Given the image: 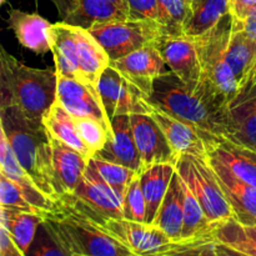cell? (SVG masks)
I'll list each match as a JSON object with an SVG mask.
<instances>
[{
    "mask_svg": "<svg viewBox=\"0 0 256 256\" xmlns=\"http://www.w3.org/2000/svg\"><path fill=\"white\" fill-rule=\"evenodd\" d=\"M42 218L74 256H136L79 209L72 192L60 195L54 209Z\"/></svg>",
    "mask_w": 256,
    "mask_h": 256,
    "instance_id": "277c9868",
    "label": "cell"
},
{
    "mask_svg": "<svg viewBox=\"0 0 256 256\" xmlns=\"http://www.w3.org/2000/svg\"><path fill=\"white\" fill-rule=\"evenodd\" d=\"M112 138H109L105 146L92 158L124 165L139 174L142 172V159L135 144L130 115H120L112 120Z\"/></svg>",
    "mask_w": 256,
    "mask_h": 256,
    "instance_id": "ffe728a7",
    "label": "cell"
},
{
    "mask_svg": "<svg viewBox=\"0 0 256 256\" xmlns=\"http://www.w3.org/2000/svg\"><path fill=\"white\" fill-rule=\"evenodd\" d=\"M148 114L156 122L169 144L178 154H189L199 158L208 156L204 139L196 128L172 116L150 102H148Z\"/></svg>",
    "mask_w": 256,
    "mask_h": 256,
    "instance_id": "d6986e66",
    "label": "cell"
},
{
    "mask_svg": "<svg viewBox=\"0 0 256 256\" xmlns=\"http://www.w3.org/2000/svg\"><path fill=\"white\" fill-rule=\"evenodd\" d=\"M26 256H74L64 246L54 230L46 222L38 228L34 240L30 245Z\"/></svg>",
    "mask_w": 256,
    "mask_h": 256,
    "instance_id": "d590c367",
    "label": "cell"
},
{
    "mask_svg": "<svg viewBox=\"0 0 256 256\" xmlns=\"http://www.w3.org/2000/svg\"><path fill=\"white\" fill-rule=\"evenodd\" d=\"M110 65L142 90L145 96L150 92L155 80L170 72L155 42H149L122 59L112 62Z\"/></svg>",
    "mask_w": 256,
    "mask_h": 256,
    "instance_id": "8fae6325",
    "label": "cell"
},
{
    "mask_svg": "<svg viewBox=\"0 0 256 256\" xmlns=\"http://www.w3.org/2000/svg\"><path fill=\"white\" fill-rule=\"evenodd\" d=\"M0 206L19 209L22 212H36L38 214L36 210L25 199L16 184L2 172H0Z\"/></svg>",
    "mask_w": 256,
    "mask_h": 256,
    "instance_id": "f35d334b",
    "label": "cell"
},
{
    "mask_svg": "<svg viewBox=\"0 0 256 256\" xmlns=\"http://www.w3.org/2000/svg\"><path fill=\"white\" fill-rule=\"evenodd\" d=\"M155 42L170 72H174L182 82L196 92L202 66L194 38L186 35H160Z\"/></svg>",
    "mask_w": 256,
    "mask_h": 256,
    "instance_id": "4fadbf2b",
    "label": "cell"
},
{
    "mask_svg": "<svg viewBox=\"0 0 256 256\" xmlns=\"http://www.w3.org/2000/svg\"><path fill=\"white\" fill-rule=\"evenodd\" d=\"M62 22L89 30L99 22L125 20L128 15L109 0H52Z\"/></svg>",
    "mask_w": 256,
    "mask_h": 256,
    "instance_id": "2e32d148",
    "label": "cell"
},
{
    "mask_svg": "<svg viewBox=\"0 0 256 256\" xmlns=\"http://www.w3.org/2000/svg\"><path fill=\"white\" fill-rule=\"evenodd\" d=\"M56 100L74 118H90L102 122L112 138L110 119L102 106L99 92L75 79L58 74Z\"/></svg>",
    "mask_w": 256,
    "mask_h": 256,
    "instance_id": "5bb4252c",
    "label": "cell"
},
{
    "mask_svg": "<svg viewBox=\"0 0 256 256\" xmlns=\"http://www.w3.org/2000/svg\"><path fill=\"white\" fill-rule=\"evenodd\" d=\"M0 172L6 175L12 182L16 184L22 194L24 195L28 202L36 210L38 214L42 216L45 212H52L55 208V200L44 194L35 185L28 172L22 169L2 132V138H0Z\"/></svg>",
    "mask_w": 256,
    "mask_h": 256,
    "instance_id": "44dd1931",
    "label": "cell"
},
{
    "mask_svg": "<svg viewBox=\"0 0 256 256\" xmlns=\"http://www.w3.org/2000/svg\"><path fill=\"white\" fill-rule=\"evenodd\" d=\"M6 2V0H2V2Z\"/></svg>",
    "mask_w": 256,
    "mask_h": 256,
    "instance_id": "681fc988",
    "label": "cell"
},
{
    "mask_svg": "<svg viewBox=\"0 0 256 256\" xmlns=\"http://www.w3.org/2000/svg\"><path fill=\"white\" fill-rule=\"evenodd\" d=\"M98 92L110 120L120 115L148 114L144 92L112 65L100 76Z\"/></svg>",
    "mask_w": 256,
    "mask_h": 256,
    "instance_id": "9c48e42d",
    "label": "cell"
},
{
    "mask_svg": "<svg viewBox=\"0 0 256 256\" xmlns=\"http://www.w3.org/2000/svg\"><path fill=\"white\" fill-rule=\"evenodd\" d=\"M2 209V226L9 232L14 244L26 254L34 240L39 225L44 218L36 212H22L19 209L0 206Z\"/></svg>",
    "mask_w": 256,
    "mask_h": 256,
    "instance_id": "f546056e",
    "label": "cell"
},
{
    "mask_svg": "<svg viewBox=\"0 0 256 256\" xmlns=\"http://www.w3.org/2000/svg\"><path fill=\"white\" fill-rule=\"evenodd\" d=\"M254 6H256V0H230V12L232 16L240 22L246 18Z\"/></svg>",
    "mask_w": 256,
    "mask_h": 256,
    "instance_id": "b9f144b4",
    "label": "cell"
},
{
    "mask_svg": "<svg viewBox=\"0 0 256 256\" xmlns=\"http://www.w3.org/2000/svg\"><path fill=\"white\" fill-rule=\"evenodd\" d=\"M232 22L234 16L230 12L209 32L194 38L202 66L195 92L215 114L219 115L222 122L228 106L239 94V84L226 60Z\"/></svg>",
    "mask_w": 256,
    "mask_h": 256,
    "instance_id": "7a4b0ae2",
    "label": "cell"
},
{
    "mask_svg": "<svg viewBox=\"0 0 256 256\" xmlns=\"http://www.w3.org/2000/svg\"><path fill=\"white\" fill-rule=\"evenodd\" d=\"M218 182L234 212V219L242 225H256V188L235 178L222 162L208 158Z\"/></svg>",
    "mask_w": 256,
    "mask_h": 256,
    "instance_id": "ac0fdd59",
    "label": "cell"
},
{
    "mask_svg": "<svg viewBox=\"0 0 256 256\" xmlns=\"http://www.w3.org/2000/svg\"><path fill=\"white\" fill-rule=\"evenodd\" d=\"M89 32L104 48L112 62L126 56L162 35L156 22L130 19L99 22Z\"/></svg>",
    "mask_w": 256,
    "mask_h": 256,
    "instance_id": "52a82bcc",
    "label": "cell"
},
{
    "mask_svg": "<svg viewBox=\"0 0 256 256\" xmlns=\"http://www.w3.org/2000/svg\"><path fill=\"white\" fill-rule=\"evenodd\" d=\"M230 12V0H190L184 35L198 38L209 32Z\"/></svg>",
    "mask_w": 256,
    "mask_h": 256,
    "instance_id": "f1b7e54d",
    "label": "cell"
},
{
    "mask_svg": "<svg viewBox=\"0 0 256 256\" xmlns=\"http://www.w3.org/2000/svg\"><path fill=\"white\" fill-rule=\"evenodd\" d=\"M0 256H26L12 242L9 232L0 228Z\"/></svg>",
    "mask_w": 256,
    "mask_h": 256,
    "instance_id": "60d3db41",
    "label": "cell"
},
{
    "mask_svg": "<svg viewBox=\"0 0 256 256\" xmlns=\"http://www.w3.org/2000/svg\"><path fill=\"white\" fill-rule=\"evenodd\" d=\"M182 192H184V202H182V242L189 240L209 239L210 229L212 224L205 215L199 200L195 198L192 190L182 182Z\"/></svg>",
    "mask_w": 256,
    "mask_h": 256,
    "instance_id": "d6a6232c",
    "label": "cell"
},
{
    "mask_svg": "<svg viewBox=\"0 0 256 256\" xmlns=\"http://www.w3.org/2000/svg\"><path fill=\"white\" fill-rule=\"evenodd\" d=\"M130 122L142 159V170L154 164H172L176 166L182 155L172 149L159 125L149 114H132Z\"/></svg>",
    "mask_w": 256,
    "mask_h": 256,
    "instance_id": "30bf717a",
    "label": "cell"
},
{
    "mask_svg": "<svg viewBox=\"0 0 256 256\" xmlns=\"http://www.w3.org/2000/svg\"><path fill=\"white\" fill-rule=\"evenodd\" d=\"M178 174L195 195L212 224L234 219V212L218 182L208 156L182 154L176 162Z\"/></svg>",
    "mask_w": 256,
    "mask_h": 256,
    "instance_id": "8992f818",
    "label": "cell"
},
{
    "mask_svg": "<svg viewBox=\"0 0 256 256\" xmlns=\"http://www.w3.org/2000/svg\"><path fill=\"white\" fill-rule=\"evenodd\" d=\"M50 35H52V52L54 55L56 74L86 84L78 65L74 26L62 22L52 24Z\"/></svg>",
    "mask_w": 256,
    "mask_h": 256,
    "instance_id": "d4e9b609",
    "label": "cell"
},
{
    "mask_svg": "<svg viewBox=\"0 0 256 256\" xmlns=\"http://www.w3.org/2000/svg\"><path fill=\"white\" fill-rule=\"evenodd\" d=\"M195 248H196L200 256H222L218 252L216 244L212 240H206L204 242H200Z\"/></svg>",
    "mask_w": 256,
    "mask_h": 256,
    "instance_id": "f6af8a7d",
    "label": "cell"
},
{
    "mask_svg": "<svg viewBox=\"0 0 256 256\" xmlns=\"http://www.w3.org/2000/svg\"><path fill=\"white\" fill-rule=\"evenodd\" d=\"M109 2H112V4L116 5L119 9H122V12H124L125 14L128 15V2H126V0H109Z\"/></svg>",
    "mask_w": 256,
    "mask_h": 256,
    "instance_id": "7dc6e473",
    "label": "cell"
},
{
    "mask_svg": "<svg viewBox=\"0 0 256 256\" xmlns=\"http://www.w3.org/2000/svg\"><path fill=\"white\" fill-rule=\"evenodd\" d=\"M175 172L176 169L172 164H154L139 172L146 202V224L154 222Z\"/></svg>",
    "mask_w": 256,
    "mask_h": 256,
    "instance_id": "4316f807",
    "label": "cell"
},
{
    "mask_svg": "<svg viewBox=\"0 0 256 256\" xmlns=\"http://www.w3.org/2000/svg\"><path fill=\"white\" fill-rule=\"evenodd\" d=\"M226 139L256 150V84L242 89L222 116Z\"/></svg>",
    "mask_w": 256,
    "mask_h": 256,
    "instance_id": "9a60e30c",
    "label": "cell"
},
{
    "mask_svg": "<svg viewBox=\"0 0 256 256\" xmlns=\"http://www.w3.org/2000/svg\"><path fill=\"white\" fill-rule=\"evenodd\" d=\"M208 158L222 162L235 178L256 188V150L222 135L202 132Z\"/></svg>",
    "mask_w": 256,
    "mask_h": 256,
    "instance_id": "7c38bea8",
    "label": "cell"
},
{
    "mask_svg": "<svg viewBox=\"0 0 256 256\" xmlns=\"http://www.w3.org/2000/svg\"><path fill=\"white\" fill-rule=\"evenodd\" d=\"M215 244H216L218 252H219L220 255L222 256H252L245 254V252H239V250L236 249H232V248L228 246V245L220 244V242H215Z\"/></svg>",
    "mask_w": 256,
    "mask_h": 256,
    "instance_id": "bcb514c9",
    "label": "cell"
},
{
    "mask_svg": "<svg viewBox=\"0 0 256 256\" xmlns=\"http://www.w3.org/2000/svg\"><path fill=\"white\" fill-rule=\"evenodd\" d=\"M89 166L98 172V175L122 198H124L130 182L138 174L134 170L129 169L124 165L115 164V162L98 159V158H92L89 160Z\"/></svg>",
    "mask_w": 256,
    "mask_h": 256,
    "instance_id": "e575fe53",
    "label": "cell"
},
{
    "mask_svg": "<svg viewBox=\"0 0 256 256\" xmlns=\"http://www.w3.org/2000/svg\"><path fill=\"white\" fill-rule=\"evenodd\" d=\"M102 226L136 256H164L198 242L189 240L175 242L154 224L132 222L128 219H106Z\"/></svg>",
    "mask_w": 256,
    "mask_h": 256,
    "instance_id": "ba28073f",
    "label": "cell"
},
{
    "mask_svg": "<svg viewBox=\"0 0 256 256\" xmlns=\"http://www.w3.org/2000/svg\"><path fill=\"white\" fill-rule=\"evenodd\" d=\"M208 238L212 242L228 245L248 255L256 256V225L246 226L235 219L215 222Z\"/></svg>",
    "mask_w": 256,
    "mask_h": 256,
    "instance_id": "1f68e13d",
    "label": "cell"
},
{
    "mask_svg": "<svg viewBox=\"0 0 256 256\" xmlns=\"http://www.w3.org/2000/svg\"><path fill=\"white\" fill-rule=\"evenodd\" d=\"M128 19L156 22L159 18V0H126Z\"/></svg>",
    "mask_w": 256,
    "mask_h": 256,
    "instance_id": "ab89813d",
    "label": "cell"
},
{
    "mask_svg": "<svg viewBox=\"0 0 256 256\" xmlns=\"http://www.w3.org/2000/svg\"><path fill=\"white\" fill-rule=\"evenodd\" d=\"M74 32L79 70L86 84L98 92L100 76L110 66L112 60L89 30L74 26Z\"/></svg>",
    "mask_w": 256,
    "mask_h": 256,
    "instance_id": "603a6c76",
    "label": "cell"
},
{
    "mask_svg": "<svg viewBox=\"0 0 256 256\" xmlns=\"http://www.w3.org/2000/svg\"><path fill=\"white\" fill-rule=\"evenodd\" d=\"M226 60L239 84L240 92L256 68V48L245 34L242 22L235 18L232 36L228 45Z\"/></svg>",
    "mask_w": 256,
    "mask_h": 256,
    "instance_id": "484cf974",
    "label": "cell"
},
{
    "mask_svg": "<svg viewBox=\"0 0 256 256\" xmlns=\"http://www.w3.org/2000/svg\"><path fill=\"white\" fill-rule=\"evenodd\" d=\"M190 0H159L158 25L162 35L182 36L189 15Z\"/></svg>",
    "mask_w": 256,
    "mask_h": 256,
    "instance_id": "836d02e7",
    "label": "cell"
},
{
    "mask_svg": "<svg viewBox=\"0 0 256 256\" xmlns=\"http://www.w3.org/2000/svg\"><path fill=\"white\" fill-rule=\"evenodd\" d=\"M0 130L35 185L52 200L64 194L55 176L52 135L44 122L32 120L18 108H0Z\"/></svg>",
    "mask_w": 256,
    "mask_h": 256,
    "instance_id": "6da1fadb",
    "label": "cell"
},
{
    "mask_svg": "<svg viewBox=\"0 0 256 256\" xmlns=\"http://www.w3.org/2000/svg\"><path fill=\"white\" fill-rule=\"evenodd\" d=\"M145 99L172 116L192 125L200 132L224 135L219 115L215 114L196 92L172 72L158 78Z\"/></svg>",
    "mask_w": 256,
    "mask_h": 256,
    "instance_id": "5b68a950",
    "label": "cell"
},
{
    "mask_svg": "<svg viewBox=\"0 0 256 256\" xmlns=\"http://www.w3.org/2000/svg\"><path fill=\"white\" fill-rule=\"evenodd\" d=\"M182 202H184V192H182V178L178 174V172H175L166 195L152 222L175 242H182V214H184Z\"/></svg>",
    "mask_w": 256,
    "mask_h": 256,
    "instance_id": "83f0119b",
    "label": "cell"
},
{
    "mask_svg": "<svg viewBox=\"0 0 256 256\" xmlns=\"http://www.w3.org/2000/svg\"><path fill=\"white\" fill-rule=\"evenodd\" d=\"M42 122L46 126V129L49 130L52 136L60 140L64 144H66L68 146L76 150V152H82L88 159H92V152H90V150L88 149L86 145L82 142L79 134H78L74 116L58 100L50 108L49 112L44 118Z\"/></svg>",
    "mask_w": 256,
    "mask_h": 256,
    "instance_id": "4dcf8cb0",
    "label": "cell"
},
{
    "mask_svg": "<svg viewBox=\"0 0 256 256\" xmlns=\"http://www.w3.org/2000/svg\"><path fill=\"white\" fill-rule=\"evenodd\" d=\"M209 239H202V240H198V242H192V244L188 245V246L180 248V249L174 250V252H169V254L164 255V256H200L199 252L196 250V245L200 244V242H204Z\"/></svg>",
    "mask_w": 256,
    "mask_h": 256,
    "instance_id": "ee69618b",
    "label": "cell"
},
{
    "mask_svg": "<svg viewBox=\"0 0 256 256\" xmlns=\"http://www.w3.org/2000/svg\"><path fill=\"white\" fill-rule=\"evenodd\" d=\"M254 84H256V68L254 69V72H252V75H250L249 80H248L246 84H245V86L242 88V89H245V88L250 86V85H254ZM242 90H240V92H242Z\"/></svg>",
    "mask_w": 256,
    "mask_h": 256,
    "instance_id": "c3c4849f",
    "label": "cell"
},
{
    "mask_svg": "<svg viewBox=\"0 0 256 256\" xmlns=\"http://www.w3.org/2000/svg\"><path fill=\"white\" fill-rule=\"evenodd\" d=\"M8 22L18 42L25 49L38 55H44L48 52H52V24L42 15L12 9L9 12Z\"/></svg>",
    "mask_w": 256,
    "mask_h": 256,
    "instance_id": "7402d4cb",
    "label": "cell"
},
{
    "mask_svg": "<svg viewBox=\"0 0 256 256\" xmlns=\"http://www.w3.org/2000/svg\"><path fill=\"white\" fill-rule=\"evenodd\" d=\"M78 134L88 149L94 156L98 152L102 149L109 140L110 135L106 128L95 119L90 118H74Z\"/></svg>",
    "mask_w": 256,
    "mask_h": 256,
    "instance_id": "8d00e7d4",
    "label": "cell"
},
{
    "mask_svg": "<svg viewBox=\"0 0 256 256\" xmlns=\"http://www.w3.org/2000/svg\"><path fill=\"white\" fill-rule=\"evenodd\" d=\"M56 92V72L30 68L0 49V108H18L32 120L42 122Z\"/></svg>",
    "mask_w": 256,
    "mask_h": 256,
    "instance_id": "3957f363",
    "label": "cell"
},
{
    "mask_svg": "<svg viewBox=\"0 0 256 256\" xmlns=\"http://www.w3.org/2000/svg\"><path fill=\"white\" fill-rule=\"evenodd\" d=\"M52 166L62 192H74L82 180L89 160L82 152L52 136Z\"/></svg>",
    "mask_w": 256,
    "mask_h": 256,
    "instance_id": "cb8c5ba5",
    "label": "cell"
},
{
    "mask_svg": "<svg viewBox=\"0 0 256 256\" xmlns=\"http://www.w3.org/2000/svg\"><path fill=\"white\" fill-rule=\"evenodd\" d=\"M72 194L104 220L124 219V198L110 188L89 164L84 178Z\"/></svg>",
    "mask_w": 256,
    "mask_h": 256,
    "instance_id": "e0dca14e",
    "label": "cell"
},
{
    "mask_svg": "<svg viewBox=\"0 0 256 256\" xmlns=\"http://www.w3.org/2000/svg\"><path fill=\"white\" fill-rule=\"evenodd\" d=\"M124 219L138 222H146V202L142 194L139 174L135 175L125 192Z\"/></svg>",
    "mask_w": 256,
    "mask_h": 256,
    "instance_id": "74e56055",
    "label": "cell"
},
{
    "mask_svg": "<svg viewBox=\"0 0 256 256\" xmlns=\"http://www.w3.org/2000/svg\"><path fill=\"white\" fill-rule=\"evenodd\" d=\"M242 24L246 36L249 38L250 42H252L256 48V6H254L250 10V12L246 15V18L242 20Z\"/></svg>",
    "mask_w": 256,
    "mask_h": 256,
    "instance_id": "7bdbcfd3",
    "label": "cell"
}]
</instances>
